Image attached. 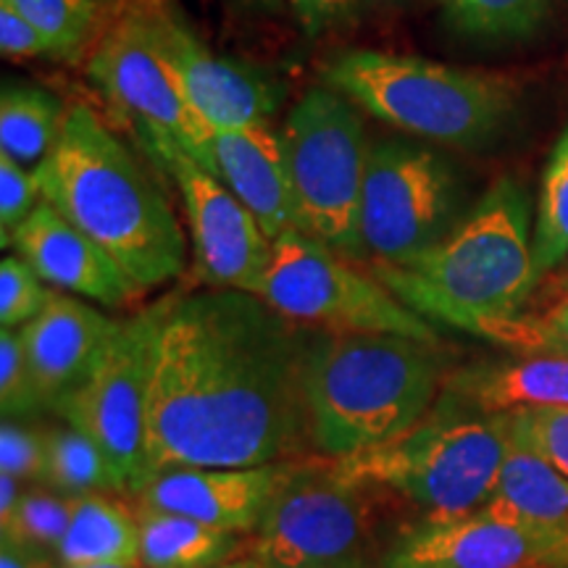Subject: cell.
<instances>
[{
    "instance_id": "6da1fadb",
    "label": "cell",
    "mask_w": 568,
    "mask_h": 568,
    "mask_svg": "<svg viewBox=\"0 0 568 568\" xmlns=\"http://www.w3.org/2000/svg\"><path fill=\"white\" fill-rule=\"evenodd\" d=\"M308 337V326L243 290L166 297L148 379V479L182 466L303 458L311 447L303 393Z\"/></svg>"
},
{
    "instance_id": "7a4b0ae2",
    "label": "cell",
    "mask_w": 568,
    "mask_h": 568,
    "mask_svg": "<svg viewBox=\"0 0 568 568\" xmlns=\"http://www.w3.org/2000/svg\"><path fill=\"white\" fill-rule=\"evenodd\" d=\"M34 174L42 201L95 240L140 290L184 274L187 240L166 187L88 105H71Z\"/></svg>"
},
{
    "instance_id": "3957f363",
    "label": "cell",
    "mask_w": 568,
    "mask_h": 568,
    "mask_svg": "<svg viewBox=\"0 0 568 568\" xmlns=\"http://www.w3.org/2000/svg\"><path fill=\"white\" fill-rule=\"evenodd\" d=\"M531 201L514 176L497 180L435 247L368 272L426 322L495 339L535 293Z\"/></svg>"
},
{
    "instance_id": "277c9868",
    "label": "cell",
    "mask_w": 568,
    "mask_h": 568,
    "mask_svg": "<svg viewBox=\"0 0 568 568\" xmlns=\"http://www.w3.org/2000/svg\"><path fill=\"white\" fill-rule=\"evenodd\" d=\"M445 379L435 343L311 329L303 366L311 447L343 458L403 435L435 408Z\"/></svg>"
},
{
    "instance_id": "5b68a950",
    "label": "cell",
    "mask_w": 568,
    "mask_h": 568,
    "mask_svg": "<svg viewBox=\"0 0 568 568\" xmlns=\"http://www.w3.org/2000/svg\"><path fill=\"white\" fill-rule=\"evenodd\" d=\"M318 82L395 132L456 151L495 145L521 101L518 82L508 74L374 48L329 53L318 63Z\"/></svg>"
},
{
    "instance_id": "8992f818",
    "label": "cell",
    "mask_w": 568,
    "mask_h": 568,
    "mask_svg": "<svg viewBox=\"0 0 568 568\" xmlns=\"http://www.w3.org/2000/svg\"><path fill=\"white\" fill-rule=\"evenodd\" d=\"M508 445L506 414L481 416L435 403L403 435L332 464L353 485L400 495L424 516H458L495 495Z\"/></svg>"
},
{
    "instance_id": "52a82bcc",
    "label": "cell",
    "mask_w": 568,
    "mask_h": 568,
    "mask_svg": "<svg viewBox=\"0 0 568 568\" xmlns=\"http://www.w3.org/2000/svg\"><path fill=\"white\" fill-rule=\"evenodd\" d=\"M280 138L295 230L347 258L366 261L361 243V197L372 151L366 113L343 92L314 84L287 111Z\"/></svg>"
},
{
    "instance_id": "ba28073f",
    "label": "cell",
    "mask_w": 568,
    "mask_h": 568,
    "mask_svg": "<svg viewBox=\"0 0 568 568\" xmlns=\"http://www.w3.org/2000/svg\"><path fill=\"white\" fill-rule=\"evenodd\" d=\"M88 77L105 101L134 124L148 153L174 148L213 174V126L195 109L163 48L151 0H124L88 55Z\"/></svg>"
},
{
    "instance_id": "9c48e42d",
    "label": "cell",
    "mask_w": 568,
    "mask_h": 568,
    "mask_svg": "<svg viewBox=\"0 0 568 568\" xmlns=\"http://www.w3.org/2000/svg\"><path fill=\"white\" fill-rule=\"evenodd\" d=\"M276 314L337 335H403L439 345L437 329L400 303L372 272L301 230L272 240L255 293Z\"/></svg>"
},
{
    "instance_id": "30bf717a",
    "label": "cell",
    "mask_w": 568,
    "mask_h": 568,
    "mask_svg": "<svg viewBox=\"0 0 568 568\" xmlns=\"http://www.w3.org/2000/svg\"><path fill=\"white\" fill-rule=\"evenodd\" d=\"M466 182L443 148L408 134L372 140L361 197L366 264H406L466 216Z\"/></svg>"
},
{
    "instance_id": "8fae6325",
    "label": "cell",
    "mask_w": 568,
    "mask_h": 568,
    "mask_svg": "<svg viewBox=\"0 0 568 568\" xmlns=\"http://www.w3.org/2000/svg\"><path fill=\"white\" fill-rule=\"evenodd\" d=\"M364 487L339 477L332 458H295L247 539L258 568H347L368 556Z\"/></svg>"
},
{
    "instance_id": "7c38bea8",
    "label": "cell",
    "mask_w": 568,
    "mask_h": 568,
    "mask_svg": "<svg viewBox=\"0 0 568 568\" xmlns=\"http://www.w3.org/2000/svg\"><path fill=\"white\" fill-rule=\"evenodd\" d=\"M159 316L161 303L122 322L90 379L53 408L109 453L134 497L148 479V379Z\"/></svg>"
},
{
    "instance_id": "4fadbf2b",
    "label": "cell",
    "mask_w": 568,
    "mask_h": 568,
    "mask_svg": "<svg viewBox=\"0 0 568 568\" xmlns=\"http://www.w3.org/2000/svg\"><path fill=\"white\" fill-rule=\"evenodd\" d=\"M180 190L197 282L216 290L255 293L266 272L272 240L232 190L184 151L148 153Z\"/></svg>"
},
{
    "instance_id": "5bb4252c",
    "label": "cell",
    "mask_w": 568,
    "mask_h": 568,
    "mask_svg": "<svg viewBox=\"0 0 568 568\" xmlns=\"http://www.w3.org/2000/svg\"><path fill=\"white\" fill-rule=\"evenodd\" d=\"M568 564V531L497 514L424 516L400 531L382 568H539Z\"/></svg>"
},
{
    "instance_id": "9a60e30c",
    "label": "cell",
    "mask_w": 568,
    "mask_h": 568,
    "mask_svg": "<svg viewBox=\"0 0 568 568\" xmlns=\"http://www.w3.org/2000/svg\"><path fill=\"white\" fill-rule=\"evenodd\" d=\"M159 38L201 116L216 130L268 124L287 98L274 71L213 53L172 0H151Z\"/></svg>"
},
{
    "instance_id": "2e32d148",
    "label": "cell",
    "mask_w": 568,
    "mask_h": 568,
    "mask_svg": "<svg viewBox=\"0 0 568 568\" xmlns=\"http://www.w3.org/2000/svg\"><path fill=\"white\" fill-rule=\"evenodd\" d=\"M290 466L293 460L247 468H169L145 481L138 503L234 535H253Z\"/></svg>"
},
{
    "instance_id": "e0dca14e",
    "label": "cell",
    "mask_w": 568,
    "mask_h": 568,
    "mask_svg": "<svg viewBox=\"0 0 568 568\" xmlns=\"http://www.w3.org/2000/svg\"><path fill=\"white\" fill-rule=\"evenodd\" d=\"M11 251L53 290L103 308H124L142 293L95 240L45 201L38 203L13 234Z\"/></svg>"
},
{
    "instance_id": "ac0fdd59",
    "label": "cell",
    "mask_w": 568,
    "mask_h": 568,
    "mask_svg": "<svg viewBox=\"0 0 568 568\" xmlns=\"http://www.w3.org/2000/svg\"><path fill=\"white\" fill-rule=\"evenodd\" d=\"M122 322L77 295L53 290L51 301L21 326L27 355L45 406L55 408L90 379Z\"/></svg>"
},
{
    "instance_id": "d6986e66",
    "label": "cell",
    "mask_w": 568,
    "mask_h": 568,
    "mask_svg": "<svg viewBox=\"0 0 568 568\" xmlns=\"http://www.w3.org/2000/svg\"><path fill=\"white\" fill-rule=\"evenodd\" d=\"M213 166V174L253 213L268 240L295 230L293 187L280 132L268 124L216 130Z\"/></svg>"
},
{
    "instance_id": "ffe728a7",
    "label": "cell",
    "mask_w": 568,
    "mask_h": 568,
    "mask_svg": "<svg viewBox=\"0 0 568 568\" xmlns=\"http://www.w3.org/2000/svg\"><path fill=\"white\" fill-rule=\"evenodd\" d=\"M437 403L481 416L568 406V355L527 353L458 368L447 374Z\"/></svg>"
},
{
    "instance_id": "44dd1931",
    "label": "cell",
    "mask_w": 568,
    "mask_h": 568,
    "mask_svg": "<svg viewBox=\"0 0 568 568\" xmlns=\"http://www.w3.org/2000/svg\"><path fill=\"white\" fill-rule=\"evenodd\" d=\"M59 560L61 566H142L138 508L113 493L80 495L59 545Z\"/></svg>"
},
{
    "instance_id": "7402d4cb",
    "label": "cell",
    "mask_w": 568,
    "mask_h": 568,
    "mask_svg": "<svg viewBox=\"0 0 568 568\" xmlns=\"http://www.w3.org/2000/svg\"><path fill=\"white\" fill-rule=\"evenodd\" d=\"M140 564L145 568H219L240 550V537L195 518L138 503Z\"/></svg>"
},
{
    "instance_id": "603a6c76",
    "label": "cell",
    "mask_w": 568,
    "mask_h": 568,
    "mask_svg": "<svg viewBox=\"0 0 568 568\" xmlns=\"http://www.w3.org/2000/svg\"><path fill=\"white\" fill-rule=\"evenodd\" d=\"M485 506L568 531V479L527 445L510 439L497 489Z\"/></svg>"
},
{
    "instance_id": "cb8c5ba5",
    "label": "cell",
    "mask_w": 568,
    "mask_h": 568,
    "mask_svg": "<svg viewBox=\"0 0 568 568\" xmlns=\"http://www.w3.org/2000/svg\"><path fill=\"white\" fill-rule=\"evenodd\" d=\"M69 109L40 84L3 80L0 90V153L40 166L59 142Z\"/></svg>"
},
{
    "instance_id": "d4e9b609",
    "label": "cell",
    "mask_w": 568,
    "mask_h": 568,
    "mask_svg": "<svg viewBox=\"0 0 568 568\" xmlns=\"http://www.w3.org/2000/svg\"><path fill=\"white\" fill-rule=\"evenodd\" d=\"M445 27L479 45H514L537 38L560 0H437Z\"/></svg>"
},
{
    "instance_id": "484cf974",
    "label": "cell",
    "mask_w": 568,
    "mask_h": 568,
    "mask_svg": "<svg viewBox=\"0 0 568 568\" xmlns=\"http://www.w3.org/2000/svg\"><path fill=\"white\" fill-rule=\"evenodd\" d=\"M42 485L74 497L92 493H130V485H126L109 453L88 432L71 424L45 426Z\"/></svg>"
},
{
    "instance_id": "4316f807",
    "label": "cell",
    "mask_w": 568,
    "mask_h": 568,
    "mask_svg": "<svg viewBox=\"0 0 568 568\" xmlns=\"http://www.w3.org/2000/svg\"><path fill=\"white\" fill-rule=\"evenodd\" d=\"M51 45V59L82 61L92 53L124 0H11Z\"/></svg>"
},
{
    "instance_id": "83f0119b",
    "label": "cell",
    "mask_w": 568,
    "mask_h": 568,
    "mask_svg": "<svg viewBox=\"0 0 568 568\" xmlns=\"http://www.w3.org/2000/svg\"><path fill=\"white\" fill-rule=\"evenodd\" d=\"M531 247L539 280L568 258V122L545 163Z\"/></svg>"
},
{
    "instance_id": "f1b7e54d",
    "label": "cell",
    "mask_w": 568,
    "mask_h": 568,
    "mask_svg": "<svg viewBox=\"0 0 568 568\" xmlns=\"http://www.w3.org/2000/svg\"><path fill=\"white\" fill-rule=\"evenodd\" d=\"M74 506V495L55 493L45 485L27 487L9 521L0 524V539L59 556V545L67 535Z\"/></svg>"
},
{
    "instance_id": "f546056e",
    "label": "cell",
    "mask_w": 568,
    "mask_h": 568,
    "mask_svg": "<svg viewBox=\"0 0 568 568\" xmlns=\"http://www.w3.org/2000/svg\"><path fill=\"white\" fill-rule=\"evenodd\" d=\"M48 408L30 355H27L21 329H0V410L3 418H24Z\"/></svg>"
},
{
    "instance_id": "4dcf8cb0",
    "label": "cell",
    "mask_w": 568,
    "mask_h": 568,
    "mask_svg": "<svg viewBox=\"0 0 568 568\" xmlns=\"http://www.w3.org/2000/svg\"><path fill=\"white\" fill-rule=\"evenodd\" d=\"M506 418L510 439L527 445L568 479V406L518 408Z\"/></svg>"
},
{
    "instance_id": "1f68e13d",
    "label": "cell",
    "mask_w": 568,
    "mask_h": 568,
    "mask_svg": "<svg viewBox=\"0 0 568 568\" xmlns=\"http://www.w3.org/2000/svg\"><path fill=\"white\" fill-rule=\"evenodd\" d=\"M53 290L17 253L0 261V326L21 329L51 301Z\"/></svg>"
},
{
    "instance_id": "d6a6232c",
    "label": "cell",
    "mask_w": 568,
    "mask_h": 568,
    "mask_svg": "<svg viewBox=\"0 0 568 568\" xmlns=\"http://www.w3.org/2000/svg\"><path fill=\"white\" fill-rule=\"evenodd\" d=\"M42 201L34 169L0 153V243L11 247L13 234Z\"/></svg>"
},
{
    "instance_id": "836d02e7",
    "label": "cell",
    "mask_w": 568,
    "mask_h": 568,
    "mask_svg": "<svg viewBox=\"0 0 568 568\" xmlns=\"http://www.w3.org/2000/svg\"><path fill=\"white\" fill-rule=\"evenodd\" d=\"M0 474L19 481H38L45 474V426H32L19 418L0 424Z\"/></svg>"
},
{
    "instance_id": "e575fe53",
    "label": "cell",
    "mask_w": 568,
    "mask_h": 568,
    "mask_svg": "<svg viewBox=\"0 0 568 568\" xmlns=\"http://www.w3.org/2000/svg\"><path fill=\"white\" fill-rule=\"evenodd\" d=\"M495 343L518 347L524 353L568 355V297L552 305L542 318L518 316L497 335Z\"/></svg>"
},
{
    "instance_id": "d590c367",
    "label": "cell",
    "mask_w": 568,
    "mask_h": 568,
    "mask_svg": "<svg viewBox=\"0 0 568 568\" xmlns=\"http://www.w3.org/2000/svg\"><path fill=\"white\" fill-rule=\"evenodd\" d=\"M0 53L9 61L40 59V55L51 59V45L11 0H0Z\"/></svg>"
},
{
    "instance_id": "8d00e7d4",
    "label": "cell",
    "mask_w": 568,
    "mask_h": 568,
    "mask_svg": "<svg viewBox=\"0 0 568 568\" xmlns=\"http://www.w3.org/2000/svg\"><path fill=\"white\" fill-rule=\"evenodd\" d=\"M284 3L308 38L351 24L364 11V0H284Z\"/></svg>"
},
{
    "instance_id": "74e56055",
    "label": "cell",
    "mask_w": 568,
    "mask_h": 568,
    "mask_svg": "<svg viewBox=\"0 0 568 568\" xmlns=\"http://www.w3.org/2000/svg\"><path fill=\"white\" fill-rule=\"evenodd\" d=\"M0 568H63L55 552L24 548V545L0 539Z\"/></svg>"
},
{
    "instance_id": "f35d334b",
    "label": "cell",
    "mask_w": 568,
    "mask_h": 568,
    "mask_svg": "<svg viewBox=\"0 0 568 568\" xmlns=\"http://www.w3.org/2000/svg\"><path fill=\"white\" fill-rule=\"evenodd\" d=\"M21 481L11 474H0V524L9 521L13 510H17L19 500H21Z\"/></svg>"
},
{
    "instance_id": "ab89813d",
    "label": "cell",
    "mask_w": 568,
    "mask_h": 568,
    "mask_svg": "<svg viewBox=\"0 0 568 568\" xmlns=\"http://www.w3.org/2000/svg\"><path fill=\"white\" fill-rule=\"evenodd\" d=\"M226 3H232L240 11H272L282 0H226Z\"/></svg>"
},
{
    "instance_id": "60d3db41",
    "label": "cell",
    "mask_w": 568,
    "mask_h": 568,
    "mask_svg": "<svg viewBox=\"0 0 568 568\" xmlns=\"http://www.w3.org/2000/svg\"><path fill=\"white\" fill-rule=\"evenodd\" d=\"M219 568H258V564H255V560H253L251 556H245V558H232V560H226V564H222Z\"/></svg>"
},
{
    "instance_id": "b9f144b4",
    "label": "cell",
    "mask_w": 568,
    "mask_h": 568,
    "mask_svg": "<svg viewBox=\"0 0 568 568\" xmlns=\"http://www.w3.org/2000/svg\"><path fill=\"white\" fill-rule=\"evenodd\" d=\"M400 0H364V9H385V6H395Z\"/></svg>"
},
{
    "instance_id": "7bdbcfd3",
    "label": "cell",
    "mask_w": 568,
    "mask_h": 568,
    "mask_svg": "<svg viewBox=\"0 0 568 568\" xmlns=\"http://www.w3.org/2000/svg\"><path fill=\"white\" fill-rule=\"evenodd\" d=\"M63 568H145V566H126V564H101V566H63Z\"/></svg>"
},
{
    "instance_id": "ee69618b",
    "label": "cell",
    "mask_w": 568,
    "mask_h": 568,
    "mask_svg": "<svg viewBox=\"0 0 568 568\" xmlns=\"http://www.w3.org/2000/svg\"><path fill=\"white\" fill-rule=\"evenodd\" d=\"M347 568H382V566L374 564V560L368 558V560H364V564H355V566H347Z\"/></svg>"
},
{
    "instance_id": "f6af8a7d",
    "label": "cell",
    "mask_w": 568,
    "mask_h": 568,
    "mask_svg": "<svg viewBox=\"0 0 568 568\" xmlns=\"http://www.w3.org/2000/svg\"><path fill=\"white\" fill-rule=\"evenodd\" d=\"M550 568H568V564L566 566H550Z\"/></svg>"
},
{
    "instance_id": "bcb514c9",
    "label": "cell",
    "mask_w": 568,
    "mask_h": 568,
    "mask_svg": "<svg viewBox=\"0 0 568 568\" xmlns=\"http://www.w3.org/2000/svg\"><path fill=\"white\" fill-rule=\"evenodd\" d=\"M539 568H550V566H539Z\"/></svg>"
}]
</instances>
